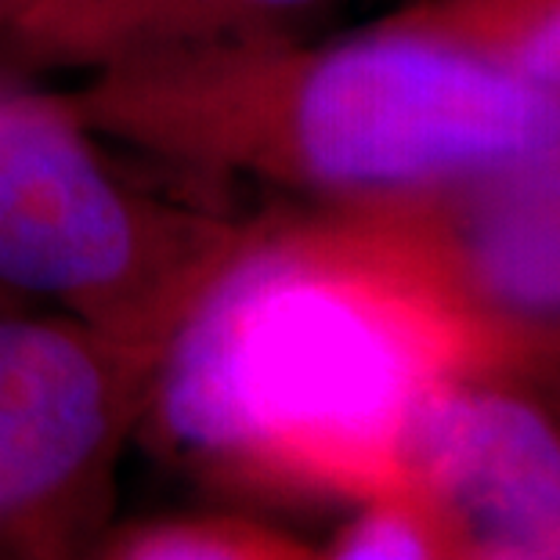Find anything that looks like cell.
<instances>
[{
  "mask_svg": "<svg viewBox=\"0 0 560 560\" xmlns=\"http://www.w3.org/2000/svg\"><path fill=\"white\" fill-rule=\"evenodd\" d=\"M340 0H26L0 33L22 69L77 73L174 62L304 37Z\"/></svg>",
  "mask_w": 560,
  "mask_h": 560,
  "instance_id": "cell-7",
  "label": "cell"
},
{
  "mask_svg": "<svg viewBox=\"0 0 560 560\" xmlns=\"http://www.w3.org/2000/svg\"><path fill=\"white\" fill-rule=\"evenodd\" d=\"M459 557L560 560V420L503 373L434 390L401 459V492Z\"/></svg>",
  "mask_w": 560,
  "mask_h": 560,
  "instance_id": "cell-6",
  "label": "cell"
},
{
  "mask_svg": "<svg viewBox=\"0 0 560 560\" xmlns=\"http://www.w3.org/2000/svg\"><path fill=\"white\" fill-rule=\"evenodd\" d=\"M521 369H535V373H557V380H560V343H553V348H542L532 362H524ZM521 369H517V373H521Z\"/></svg>",
  "mask_w": 560,
  "mask_h": 560,
  "instance_id": "cell-11",
  "label": "cell"
},
{
  "mask_svg": "<svg viewBox=\"0 0 560 560\" xmlns=\"http://www.w3.org/2000/svg\"><path fill=\"white\" fill-rule=\"evenodd\" d=\"M243 229L124 171L73 91L0 77V301L166 343Z\"/></svg>",
  "mask_w": 560,
  "mask_h": 560,
  "instance_id": "cell-3",
  "label": "cell"
},
{
  "mask_svg": "<svg viewBox=\"0 0 560 560\" xmlns=\"http://www.w3.org/2000/svg\"><path fill=\"white\" fill-rule=\"evenodd\" d=\"M488 373L467 326L343 213L249 221L166 337L145 420L232 481L373 499L434 390Z\"/></svg>",
  "mask_w": 560,
  "mask_h": 560,
  "instance_id": "cell-1",
  "label": "cell"
},
{
  "mask_svg": "<svg viewBox=\"0 0 560 560\" xmlns=\"http://www.w3.org/2000/svg\"><path fill=\"white\" fill-rule=\"evenodd\" d=\"M322 560H463L441 524L409 495L365 503Z\"/></svg>",
  "mask_w": 560,
  "mask_h": 560,
  "instance_id": "cell-10",
  "label": "cell"
},
{
  "mask_svg": "<svg viewBox=\"0 0 560 560\" xmlns=\"http://www.w3.org/2000/svg\"><path fill=\"white\" fill-rule=\"evenodd\" d=\"M463 560H521V557H506V553H474V557H463Z\"/></svg>",
  "mask_w": 560,
  "mask_h": 560,
  "instance_id": "cell-13",
  "label": "cell"
},
{
  "mask_svg": "<svg viewBox=\"0 0 560 560\" xmlns=\"http://www.w3.org/2000/svg\"><path fill=\"white\" fill-rule=\"evenodd\" d=\"M163 343L0 312V560H83Z\"/></svg>",
  "mask_w": 560,
  "mask_h": 560,
  "instance_id": "cell-4",
  "label": "cell"
},
{
  "mask_svg": "<svg viewBox=\"0 0 560 560\" xmlns=\"http://www.w3.org/2000/svg\"><path fill=\"white\" fill-rule=\"evenodd\" d=\"M329 210L467 326L488 373H517L560 343V156Z\"/></svg>",
  "mask_w": 560,
  "mask_h": 560,
  "instance_id": "cell-5",
  "label": "cell"
},
{
  "mask_svg": "<svg viewBox=\"0 0 560 560\" xmlns=\"http://www.w3.org/2000/svg\"><path fill=\"white\" fill-rule=\"evenodd\" d=\"M113 145L348 207L560 156L535 91L398 8L348 37H282L80 80Z\"/></svg>",
  "mask_w": 560,
  "mask_h": 560,
  "instance_id": "cell-2",
  "label": "cell"
},
{
  "mask_svg": "<svg viewBox=\"0 0 560 560\" xmlns=\"http://www.w3.org/2000/svg\"><path fill=\"white\" fill-rule=\"evenodd\" d=\"M98 560H312L240 521L188 517L127 532Z\"/></svg>",
  "mask_w": 560,
  "mask_h": 560,
  "instance_id": "cell-9",
  "label": "cell"
},
{
  "mask_svg": "<svg viewBox=\"0 0 560 560\" xmlns=\"http://www.w3.org/2000/svg\"><path fill=\"white\" fill-rule=\"evenodd\" d=\"M26 4V0H0V33H4V26H8V19L15 15V11Z\"/></svg>",
  "mask_w": 560,
  "mask_h": 560,
  "instance_id": "cell-12",
  "label": "cell"
},
{
  "mask_svg": "<svg viewBox=\"0 0 560 560\" xmlns=\"http://www.w3.org/2000/svg\"><path fill=\"white\" fill-rule=\"evenodd\" d=\"M401 11L528 88L560 94V0H412Z\"/></svg>",
  "mask_w": 560,
  "mask_h": 560,
  "instance_id": "cell-8",
  "label": "cell"
}]
</instances>
